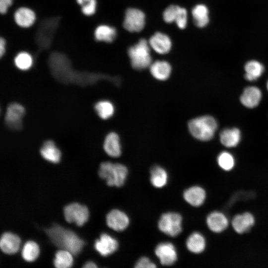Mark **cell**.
<instances>
[{
  "mask_svg": "<svg viewBox=\"0 0 268 268\" xmlns=\"http://www.w3.org/2000/svg\"><path fill=\"white\" fill-rule=\"evenodd\" d=\"M45 232L55 246L74 256L79 253L85 244L75 233L58 225L45 229Z\"/></svg>",
  "mask_w": 268,
  "mask_h": 268,
  "instance_id": "cell-1",
  "label": "cell"
},
{
  "mask_svg": "<svg viewBox=\"0 0 268 268\" xmlns=\"http://www.w3.org/2000/svg\"><path fill=\"white\" fill-rule=\"evenodd\" d=\"M188 130L196 139L206 141L214 136L217 129L216 120L210 115H204L193 118L188 123Z\"/></svg>",
  "mask_w": 268,
  "mask_h": 268,
  "instance_id": "cell-2",
  "label": "cell"
},
{
  "mask_svg": "<svg viewBox=\"0 0 268 268\" xmlns=\"http://www.w3.org/2000/svg\"><path fill=\"white\" fill-rule=\"evenodd\" d=\"M128 171L126 166L120 163L103 162L98 172L99 176L106 180L108 185L120 187L126 180Z\"/></svg>",
  "mask_w": 268,
  "mask_h": 268,
  "instance_id": "cell-3",
  "label": "cell"
},
{
  "mask_svg": "<svg viewBox=\"0 0 268 268\" xmlns=\"http://www.w3.org/2000/svg\"><path fill=\"white\" fill-rule=\"evenodd\" d=\"M150 47L147 40L141 39L129 48L128 53L133 68L142 70L149 67L152 63Z\"/></svg>",
  "mask_w": 268,
  "mask_h": 268,
  "instance_id": "cell-4",
  "label": "cell"
},
{
  "mask_svg": "<svg viewBox=\"0 0 268 268\" xmlns=\"http://www.w3.org/2000/svg\"><path fill=\"white\" fill-rule=\"evenodd\" d=\"M182 217L175 212H167L163 214L158 221L159 230L165 234L175 237L182 230Z\"/></svg>",
  "mask_w": 268,
  "mask_h": 268,
  "instance_id": "cell-5",
  "label": "cell"
},
{
  "mask_svg": "<svg viewBox=\"0 0 268 268\" xmlns=\"http://www.w3.org/2000/svg\"><path fill=\"white\" fill-rule=\"evenodd\" d=\"M145 16L143 11L135 8H129L125 12L123 22L124 28L130 32H138L144 28Z\"/></svg>",
  "mask_w": 268,
  "mask_h": 268,
  "instance_id": "cell-6",
  "label": "cell"
},
{
  "mask_svg": "<svg viewBox=\"0 0 268 268\" xmlns=\"http://www.w3.org/2000/svg\"><path fill=\"white\" fill-rule=\"evenodd\" d=\"M64 213L67 222H75L78 226L83 225L87 221L89 216L86 206L77 203H72L65 206Z\"/></svg>",
  "mask_w": 268,
  "mask_h": 268,
  "instance_id": "cell-7",
  "label": "cell"
},
{
  "mask_svg": "<svg viewBox=\"0 0 268 268\" xmlns=\"http://www.w3.org/2000/svg\"><path fill=\"white\" fill-rule=\"evenodd\" d=\"M25 114V109L21 104L12 103L6 108L5 123L10 129L19 130L22 127V119Z\"/></svg>",
  "mask_w": 268,
  "mask_h": 268,
  "instance_id": "cell-8",
  "label": "cell"
},
{
  "mask_svg": "<svg viewBox=\"0 0 268 268\" xmlns=\"http://www.w3.org/2000/svg\"><path fill=\"white\" fill-rule=\"evenodd\" d=\"M155 253L161 264L171 266L177 260V253L175 246L169 242L159 243L155 249Z\"/></svg>",
  "mask_w": 268,
  "mask_h": 268,
  "instance_id": "cell-9",
  "label": "cell"
},
{
  "mask_svg": "<svg viewBox=\"0 0 268 268\" xmlns=\"http://www.w3.org/2000/svg\"><path fill=\"white\" fill-rule=\"evenodd\" d=\"M129 222L128 215L118 209L112 210L106 216L107 225L117 231H122L126 229L129 224Z\"/></svg>",
  "mask_w": 268,
  "mask_h": 268,
  "instance_id": "cell-10",
  "label": "cell"
},
{
  "mask_svg": "<svg viewBox=\"0 0 268 268\" xmlns=\"http://www.w3.org/2000/svg\"><path fill=\"white\" fill-rule=\"evenodd\" d=\"M149 45L154 51L159 54H166L171 50L172 42L166 34L157 32L149 39Z\"/></svg>",
  "mask_w": 268,
  "mask_h": 268,
  "instance_id": "cell-11",
  "label": "cell"
},
{
  "mask_svg": "<svg viewBox=\"0 0 268 268\" xmlns=\"http://www.w3.org/2000/svg\"><path fill=\"white\" fill-rule=\"evenodd\" d=\"M116 239L106 233L101 235L100 239L96 240L94 247L96 250L103 256H107L115 252L118 248Z\"/></svg>",
  "mask_w": 268,
  "mask_h": 268,
  "instance_id": "cell-12",
  "label": "cell"
},
{
  "mask_svg": "<svg viewBox=\"0 0 268 268\" xmlns=\"http://www.w3.org/2000/svg\"><path fill=\"white\" fill-rule=\"evenodd\" d=\"M103 148L105 152L112 157H118L122 154V146L119 135L117 133L111 132L106 136Z\"/></svg>",
  "mask_w": 268,
  "mask_h": 268,
  "instance_id": "cell-13",
  "label": "cell"
},
{
  "mask_svg": "<svg viewBox=\"0 0 268 268\" xmlns=\"http://www.w3.org/2000/svg\"><path fill=\"white\" fill-rule=\"evenodd\" d=\"M149 68L152 76L159 81L167 80L172 72V67L170 63L163 60L152 62Z\"/></svg>",
  "mask_w": 268,
  "mask_h": 268,
  "instance_id": "cell-14",
  "label": "cell"
},
{
  "mask_svg": "<svg viewBox=\"0 0 268 268\" xmlns=\"http://www.w3.org/2000/svg\"><path fill=\"white\" fill-rule=\"evenodd\" d=\"M262 96V92L259 88L249 86L244 90L240 96V102L246 107L254 108L259 105Z\"/></svg>",
  "mask_w": 268,
  "mask_h": 268,
  "instance_id": "cell-15",
  "label": "cell"
},
{
  "mask_svg": "<svg viewBox=\"0 0 268 268\" xmlns=\"http://www.w3.org/2000/svg\"><path fill=\"white\" fill-rule=\"evenodd\" d=\"M14 19L15 23L19 26L28 28L35 22L36 15L31 9L26 7H21L15 11Z\"/></svg>",
  "mask_w": 268,
  "mask_h": 268,
  "instance_id": "cell-16",
  "label": "cell"
},
{
  "mask_svg": "<svg viewBox=\"0 0 268 268\" xmlns=\"http://www.w3.org/2000/svg\"><path fill=\"white\" fill-rule=\"evenodd\" d=\"M20 240L16 235L11 233H3L0 240V248L4 253L12 254L19 249Z\"/></svg>",
  "mask_w": 268,
  "mask_h": 268,
  "instance_id": "cell-17",
  "label": "cell"
},
{
  "mask_svg": "<svg viewBox=\"0 0 268 268\" xmlns=\"http://www.w3.org/2000/svg\"><path fill=\"white\" fill-rule=\"evenodd\" d=\"M183 197L185 200L194 206L202 204L206 197L205 191L199 186H193L185 190Z\"/></svg>",
  "mask_w": 268,
  "mask_h": 268,
  "instance_id": "cell-18",
  "label": "cell"
},
{
  "mask_svg": "<svg viewBox=\"0 0 268 268\" xmlns=\"http://www.w3.org/2000/svg\"><path fill=\"white\" fill-rule=\"evenodd\" d=\"M254 222L253 215L249 212H245L236 215L232 221V225L236 232L241 234L249 230Z\"/></svg>",
  "mask_w": 268,
  "mask_h": 268,
  "instance_id": "cell-19",
  "label": "cell"
},
{
  "mask_svg": "<svg viewBox=\"0 0 268 268\" xmlns=\"http://www.w3.org/2000/svg\"><path fill=\"white\" fill-rule=\"evenodd\" d=\"M219 138L220 142L225 147H235L240 142L241 133L236 128L225 129L220 132Z\"/></svg>",
  "mask_w": 268,
  "mask_h": 268,
  "instance_id": "cell-20",
  "label": "cell"
},
{
  "mask_svg": "<svg viewBox=\"0 0 268 268\" xmlns=\"http://www.w3.org/2000/svg\"><path fill=\"white\" fill-rule=\"evenodd\" d=\"M206 223L208 228L214 232H220L226 228L228 221L222 213L213 212L207 217Z\"/></svg>",
  "mask_w": 268,
  "mask_h": 268,
  "instance_id": "cell-21",
  "label": "cell"
},
{
  "mask_svg": "<svg viewBox=\"0 0 268 268\" xmlns=\"http://www.w3.org/2000/svg\"><path fill=\"white\" fill-rule=\"evenodd\" d=\"M40 152L43 158L50 162L57 163L60 160L61 152L52 140L45 141Z\"/></svg>",
  "mask_w": 268,
  "mask_h": 268,
  "instance_id": "cell-22",
  "label": "cell"
},
{
  "mask_svg": "<svg viewBox=\"0 0 268 268\" xmlns=\"http://www.w3.org/2000/svg\"><path fill=\"white\" fill-rule=\"evenodd\" d=\"M192 14L196 26L199 28L205 27L209 22V10L203 4H198L192 9Z\"/></svg>",
  "mask_w": 268,
  "mask_h": 268,
  "instance_id": "cell-23",
  "label": "cell"
},
{
  "mask_svg": "<svg viewBox=\"0 0 268 268\" xmlns=\"http://www.w3.org/2000/svg\"><path fill=\"white\" fill-rule=\"evenodd\" d=\"M245 78L248 81L256 80L263 74L265 68L263 65L256 60L247 62L244 67Z\"/></svg>",
  "mask_w": 268,
  "mask_h": 268,
  "instance_id": "cell-24",
  "label": "cell"
},
{
  "mask_svg": "<svg viewBox=\"0 0 268 268\" xmlns=\"http://www.w3.org/2000/svg\"><path fill=\"white\" fill-rule=\"evenodd\" d=\"M116 35V29L107 25H100L94 31L95 39L98 41L111 43L115 40Z\"/></svg>",
  "mask_w": 268,
  "mask_h": 268,
  "instance_id": "cell-25",
  "label": "cell"
},
{
  "mask_svg": "<svg viewBox=\"0 0 268 268\" xmlns=\"http://www.w3.org/2000/svg\"><path fill=\"white\" fill-rule=\"evenodd\" d=\"M168 181L166 171L158 165H155L150 170V182L155 187L160 188L165 186Z\"/></svg>",
  "mask_w": 268,
  "mask_h": 268,
  "instance_id": "cell-26",
  "label": "cell"
},
{
  "mask_svg": "<svg viewBox=\"0 0 268 268\" xmlns=\"http://www.w3.org/2000/svg\"><path fill=\"white\" fill-rule=\"evenodd\" d=\"M188 249L194 253L202 252L205 247V241L203 236L198 232L191 234L186 241Z\"/></svg>",
  "mask_w": 268,
  "mask_h": 268,
  "instance_id": "cell-27",
  "label": "cell"
},
{
  "mask_svg": "<svg viewBox=\"0 0 268 268\" xmlns=\"http://www.w3.org/2000/svg\"><path fill=\"white\" fill-rule=\"evenodd\" d=\"M94 109L98 116L103 120L111 118L115 113V106L107 100H100L94 105Z\"/></svg>",
  "mask_w": 268,
  "mask_h": 268,
  "instance_id": "cell-28",
  "label": "cell"
},
{
  "mask_svg": "<svg viewBox=\"0 0 268 268\" xmlns=\"http://www.w3.org/2000/svg\"><path fill=\"white\" fill-rule=\"evenodd\" d=\"M71 253L67 250H60L55 254L54 265L57 268H70L72 264Z\"/></svg>",
  "mask_w": 268,
  "mask_h": 268,
  "instance_id": "cell-29",
  "label": "cell"
},
{
  "mask_svg": "<svg viewBox=\"0 0 268 268\" xmlns=\"http://www.w3.org/2000/svg\"><path fill=\"white\" fill-rule=\"evenodd\" d=\"M33 63L32 57L26 52H21L18 53L14 59L15 66L21 70H27L30 69Z\"/></svg>",
  "mask_w": 268,
  "mask_h": 268,
  "instance_id": "cell-30",
  "label": "cell"
},
{
  "mask_svg": "<svg viewBox=\"0 0 268 268\" xmlns=\"http://www.w3.org/2000/svg\"><path fill=\"white\" fill-rule=\"evenodd\" d=\"M39 253L37 244L33 241H27L24 245L21 255L24 260L32 262L38 257Z\"/></svg>",
  "mask_w": 268,
  "mask_h": 268,
  "instance_id": "cell-31",
  "label": "cell"
},
{
  "mask_svg": "<svg viewBox=\"0 0 268 268\" xmlns=\"http://www.w3.org/2000/svg\"><path fill=\"white\" fill-rule=\"evenodd\" d=\"M219 166L226 171L230 170L234 165V159L229 152L223 151L221 152L217 157Z\"/></svg>",
  "mask_w": 268,
  "mask_h": 268,
  "instance_id": "cell-32",
  "label": "cell"
},
{
  "mask_svg": "<svg viewBox=\"0 0 268 268\" xmlns=\"http://www.w3.org/2000/svg\"><path fill=\"white\" fill-rule=\"evenodd\" d=\"M179 6L171 5L167 7L163 12V18L164 21L171 23L175 21Z\"/></svg>",
  "mask_w": 268,
  "mask_h": 268,
  "instance_id": "cell-33",
  "label": "cell"
},
{
  "mask_svg": "<svg viewBox=\"0 0 268 268\" xmlns=\"http://www.w3.org/2000/svg\"><path fill=\"white\" fill-rule=\"evenodd\" d=\"M187 11L183 8L179 6L177 16L175 22L177 26L180 29H184L187 24Z\"/></svg>",
  "mask_w": 268,
  "mask_h": 268,
  "instance_id": "cell-34",
  "label": "cell"
},
{
  "mask_svg": "<svg viewBox=\"0 0 268 268\" xmlns=\"http://www.w3.org/2000/svg\"><path fill=\"white\" fill-rule=\"evenodd\" d=\"M97 2L96 0H90L89 2L81 6L82 13L86 16L94 14L96 10Z\"/></svg>",
  "mask_w": 268,
  "mask_h": 268,
  "instance_id": "cell-35",
  "label": "cell"
},
{
  "mask_svg": "<svg viewBox=\"0 0 268 268\" xmlns=\"http://www.w3.org/2000/svg\"><path fill=\"white\" fill-rule=\"evenodd\" d=\"M136 268H156V265L146 257H142L135 264Z\"/></svg>",
  "mask_w": 268,
  "mask_h": 268,
  "instance_id": "cell-36",
  "label": "cell"
},
{
  "mask_svg": "<svg viewBox=\"0 0 268 268\" xmlns=\"http://www.w3.org/2000/svg\"><path fill=\"white\" fill-rule=\"evenodd\" d=\"M13 0H0V12L1 14H5L7 10L12 4Z\"/></svg>",
  "mask_w": 268,
  "mask_h": 268,
  "instance_id": "cell-37",
  "label": "cell"
},
{
  "mask_svg": "<svg viewBox=\"0 0 268 268\" xmlns=\"http://www.w3.org/2000/svg\"><path fill=\"white\" fill-rule=\"evenodd\" d=\"M6 50V41L3 37L0 38V57L4 55Z\"/></svg>",
  "mask_w": 268,
  "mask_h": 268,
  "instance_id": "cell-38",
  "label": "cell"
},
{
  "mask_svg": "<svg viewBox=\"0 0 268 268\" xmlns=\"http://www.w3.org/2000/svg\"><path fill=\"white\" fill-rule=\"evenodd\" d=\"M83 268H97V266L92 262H88L83 266Z\"/></svg>",
  "mask_w": 268,
  "mask_h": 268,
  "instance_id": "cell-39",
  "label": "cell"
},
{
  "mask_svg": "<svg viewBox=\"0 0 268 268\" xmlns=\"http://www.w3.org/2000/svg\"><path fill=\"white\" fill-rule=\"evenodd\" d=\"M76 2L81 6H83L88 2H89L90 0H76Z\"/></svg>",
  "mask_w": 268,
  "mask_h": 268,
  "instance_id": "cell-40",
  "label": "cell"
},
{
  "mask_svg": "<svg viewBox=\"0 0 268 268\" xmlns=\"http://www.w3.org/2000/svg\"><path fill=\"white\" fill-rule=\"evenodd\" d=\"M267 88L268 89V82H267Z\"/></svg>",
  "mask_w": 268,
  "mask_h": 268,
  "instance_id": "cell-41",
  "label": "cell"
}]
</instances>
